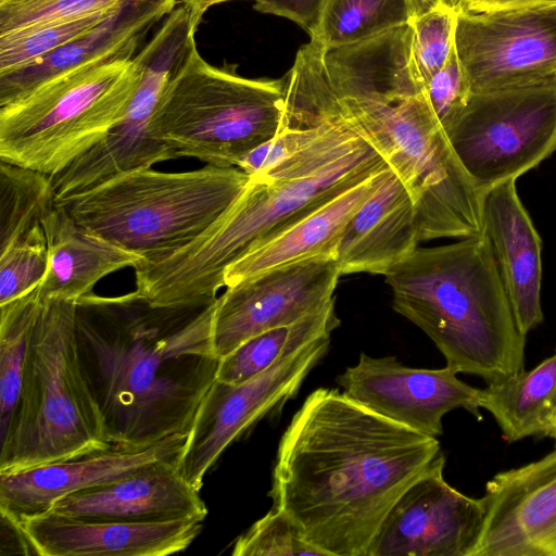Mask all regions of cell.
Segmentation results:
<instances>
[{
	"mask_svg": "<svg viewBox=\"0 0 556 556\" xmlns=\"http://www.w3.org/2000/svg\"><path fill=\"white\" fill-rule=\"evenodd\" d=\"M443 456L437 438L320 388L280 439L269 496L326 556H366L397 498Z\"/></svg>",
	"mask_w": 556,
	"mask_h": 556,
	"instance_id": "cell-1",
	"label": "cell"
},
{
	"mask_svg": "<svg viewBox=\"0 0 556 556\" xmlns=\"http://www.w3.org/2000/svg\"><path fill=\"white\" fill-rule=\"evenodd\" d=\"M215 304L159 306L138 291L76 301L80 367L110 444L144 450L188 433L220 362Z\"/></svg>",
	"mask_w": 556,
	"mask_h": 556,
	"instance_id": "cell-2",
	"label": "cell"
},
{
	"mask_svg": "<svg viewBox=\"0 0 556 556\" xmlns=\"http://www.w3.org/2000/svg\"><path fill=\"white\" fill-rule=\"evenodd\" d=\"M290 126L337 122L367 142L395 173L415 207L419 241L482 233L485 194L459 163L424 91L401 97H337L323 60L307 54L286 85Z\"/></svg>",
	"mask_w": 556,
	"mask_h": 556,
	"instance_id": "cell-3",
	"label": "cell"
},
{
	"mask_svg": "<svg viewBox=\"0 0 556 556\" xmlns=\"http://www.w3.org/2000/svg\"><path fill=\"white\" fill-rule=\"evenodd\" d=\"M384 277L394 311L420 328L457 374L492 383L525 369L526 336L484 235L417 248Z\"/></svg>",
	"mask_w": 556,
	"mask_h": 556,
	"instance_id": "cell-4",
	"label": "cell"
},
{
	"mask_svg": "<svg viewBox=\"0 0 556 556\" xmlns=\"http://www.w3.org/2000/svg\"><path fill=\"white\" fill-rule=\"evenodd\" d=\"M386 166L364 141L304 179L266 184L250 178L238 199L193 241L163 260L138 265L137 290L160 306L215 302L225 271L236 261Z\"/></svg>",
	"mask_w": 556,
	"mask_h": 556,
	"instance_id": "cell-5",
	"label": "cell"
},
{
	"mask_svg": "<svg viewBox=\"0 0 556 556\" xmlns=\"http://www.w3.org/2000/svg\"><path fill=\"white\" fill-rule=\"evenodd\" d=\"M75 316L76 301L40 299L20 397L1 438L0 473L76 458L112 445L80 367Z\"/></svg>",
	"mask_w": 556,
	"mask_h": 556,
	"instance_id": "cell-6",
	"label": "cell"
},
{
	"mask_svg": "<svg viewBox=\"0 0 556 556\" xmlns=\"http://www.w3.org/2000/svg\"><path fill=\"white\" fill-rule=\"evenodd\" d=\"M238 167L165 173L151 167L117 175L56 202L80 226L132 252L163 260L205 231L242 193Z\"/></svg>",
	"mask_w": 556,
	"mask_h": 556,
	"instance_id": "cell-7",
	"label": "cell"
},
{
	"mask_svg": "<svg viewBox=\"0 0 556 556\" xmlns=\"http://www.w3.org/2000/svg\"><path fill=\"white\" fill-rule=\"evenodd\" d=\"M236 65L217 67L190 46L165 86L150 131L176 157L236 167L256 147L287 127L285 80L238 75Z\"/></svg>",
	"mask_w": 556,
	"mask_h": 556,
	"instance_id": "cell-8",
	"label": "cell"
},
{
	"mask_svg": "<svg viewBox=\"0 0 556 556\" xmlns=\"http://www.w3.org/2000/svg\"><path fill=\"white\" fill-rule=\"evenodd\" d=\"M140 78L135 56L90 63L0 106V161L59 174L125 117Z\"/></svg>",
	"mask_w": 556,
	"mask_h": 556,
	"instance_id": "cell-9",
	"label": "cell"
},
{
	"mask_svg": "<svg viewBox=\"0 0 556 556\" xmlns=\"http://www.w3.org/2000/svg\"><path fill=\"white\" fill-rule=\"evenodd\" d=\"M445 132L484 194L517 180L556 151V77L471 92Z\"/></svg>",
	"mask_w": 556,
	"mask_h": 556,
	"instance_id": "cell-10",
	"label": "cell"
},
{
	"mask_svg": "<svg viewBox=\"0 0 556 556\" xmlns=\"http://www.w3.org/2000/svg\"><path fill=\"white\" fill-rule=\"evenodd\" d=\"M329 344L330 336L315 339L239 384L215 380L198 406L177 458L180 475L200 491L207 470L235 440L296 395Z\"/></svg>",
	"mask_w": 556,
	"mask_h": 556,
	"instance_id": "cell-11",
	"label": "cell"
},
{
	"mask_svg": "<svg viewBox=\"0 0 556 556\" xmlns=\"http://www.w3.org/2000/svg\"><path fill=\"white\" fill-rule=\"evenodd\" d=\"M454 45L471 92L556 77V5L460 10Z\"/></svg>",
	"mask_w": 556,
	"mask_h": 556,
	"instance_id": "cell-12",
	"label": "cell"
},
{
	"mask_svg": "<svg viewBox=\"0 0 556 556\" xmlns=\"http://www.w3.org/2000/svg\"><path fill=\"white\" fill-rule=\"evenodd\" d=\"M340 276L337 258H312L226 287L212 323L216 356L222 359L261 332L323 311L334 302Z\"/></svg>",
	"mask_w": 556,
	"mask_h": 556,
	"instance_id": "cell-13",
	"label": "cell"
},
{
	"mask_svg": "<svg viewBox=\"0 0 556 556\" xmlns=\"http://www.w3.org/2000/svg\"><path fill=\"white\" fill-rule=\"evenodd\" d=\"M445 457L391 507L366 556H472L485 518L482 497L463 494L444 477Z\"/></svg>",
	"mask_w": 556,
	"mask_h": 556,
	"instance_id": "cell-14",
	"label": "cell"
},
{
	"mask_svg": "<svg viewBox=\"0 0 556 556\" xmlns=\"http://www.w3.org/2000/svg\"><path fill=\"white\" fill-rule=\"evenodd\" d=\"M450 366L440 369L408 367L395 356L361 353L358 362L337 377L343 392L375 413L419 433L443 432L445 414L464 408L481 417L482 389L457 378Z\"/></svg>",
	"mask_w": 556,
	"mask_h": 556,
	"instance_id": "cell-15",
	"label": "cell"
},
{
	"mask_svg": "<svg viewBox=\"0 0 556 556\" xmlns=\"http://www.w3.org/2000/svg\"><path fill=\"white\" fill-rule=\"evenodd\" d=\"M485 518L472 556H556V448L485 484Z\"/></svg>",
	"mask_w": 556,
	"mask_h": 556,
	"instance_id": "cell-16",
	"label": "cell"
},
{
	"mask_svg": "<svg viewBox=\"0 0 556 556\" xmlns=\"http://www.w3.org/2000/svg\"><path fill=\"white\" fill-rule=\"evenodd\" d=\"M187 434H174L144 448L111 445L76 458L0 473V510L20 523L49 513L72 493L111 483L143 467L177 459Z\"/></svg>",
	"mask_w": 556,
	"mask_h": 556,
	"instance_id": "cell-17",
	"label": "cell"
},
{
	"mask_svg": "<svg viewBox=\"0 0 556 556\" xmlns=\"http://www.w3.org/2000/svg\"><path fill=\"white\" fill-rule=\"evenodd\" d=\"M176 462H159L114 482L72 493L59 500L51 510L91 521L205 519L207 508L200 491L180 475Z\"/></svg>",
	"mask_w": 556,
	"mask_h": 556,
	"instance_id": "cell-18",
	"label": "cell"
},
{
	"mask_svg": "<svg viewBox=\"0 0 556 556\" xmlns=\"http://www.w3.org/2000/svg\"><path fill=\"white\" fill-rule=\"evenodd\" d=\"M203 520L91 521L49 511L22 522L38 556H167L185 551Z\"/></svg>",
	"mask_w": 556,
	"mask_h": 556,
	"instance_id": "cell-19",
	"label": "cell"
},
{
	"mask_svg": "<svg viewBox=\"0 0 556 556\" xmlns=\"http://www.w3.org/2000/svg\"><path fill=\"white\" fill-rule=\"evenodd\" d=\"M482 233L488 238L522 334L543 320L541 306V238L522 205L516 180L485 193Z\"/></svg>",
	"mask_w": 556,
	"mask_h": 556,
	"instance_id": "cell-20",
	"label": "cell"
},
{
	"mask_svg": "<svg viewBox=\"0 0 556 556\" xmlns=\"http://www.w3.org/2000/svg\"><path fill=\"white\" fill-rule=\"evenodd\" d=\"M413 200L388 166L378 188L346 224L337 252L340 275H386L418 244Z\"/></svg>",
	"mask_w": 556,
	"mask_h": 556,
	"instance_id": "cell-21",
	"label": "cell"
},
{
	"mask_svg": "<svg viewBox=\"0 0 556 556\" xmlns=\"http://www.w3.org/2000/svg\"><path fill=\"white\" fill-rule=\"evenodd\" d=\"M178 0H129L112 18L87 36L65 45L34 64L0 75V106L46 80L90 63L134 58Z\"/></svg>",
	"mask_w": 556,
	"mask_h": 556,
	"instance_id": "cell-22",
	"label": "cell"
},
{
	"mask_svg": "<svg viewBox=\"0 0 556 556\" xmlns=\"http://www.w3.org/2000/svg\"><path fill=\"white\" fill-rule=\"evenodd\" d=\"M387 167L250 250L227 268L225 287L276 267L312 258H337L346 224L378 188Z\"/></svg>",
	"mask_w": 556,
	"mask_h": 556,
	"instance_id": "cell-23",
	"label": "cell"
},
{
	"mask_svg": "<svg viewBox=\"0 0 556 556\" xmlns=\"http://www.w3.org/2000/svg\"><path fill=\"white\" fill-rule=\"evenodd\" d=\"M41 225L49 250L48 270L37 288L41 300L77 301L92 293L103 277L143 262L139 255L77 224L58 203Z\"/></svg>",
	"mask_w": 556,
	"mask_h": 556,
	"instance_id": "cell-24",
	"label": "cell"
},
{
	"mask_svg": "<svg viewBox=\"0 0 556 556\" xmlns=\"http://www.w3.org/2000/svg\"><path fill=\"white\" fill-rule=\"evenodd\" d=\"M481 408L496 420L508 442L552 437L556 427V353L533 369L488 383Z\"/></svg>",
	"mask_w": 556,
	"mask_h": 556,
	"instance_id": "cell-25",
	"label": "cell"
},
{
	"mask_svg": "<svg viewBox=\"0 0 556 556\" xmlns=\"http://www.w3.org/2000/svg\"><path fill=\"white\" fill-rule=\"evenodd\" d=\"M340 326L334 302L290 325L261 332L220 359L216 380L239 384L268 369L280 358Z\"/></svg>",
	"mask_w": 556,
	"mask_h": 556,
	"instance_id": "cell-26",
	"label": "cell"
},
{
	"mask_svg": "<svg viewBox=\"0 0 556 556\" xmlns=\"http://www.w3.org/2000/svg\"><path fill=\"white\" fill-rule=\"evenodd\" d=\"M413 16L409 0H324L309 37L330 49L408 24Z\"/></svg>",
	"mask_w": 556,
	"mask_h": 556,
	"instance_id": "cell-27",
	"label": "cell"
},
{
	"mask_svg": "<svg viewBox=\"0 0 556 556\" xmlns=\"http://www.w3.org/2000/svg\"><path fill=\"white\" fill-rule=\"evenodd\" d=\"M55 204L51 176L0 161V251L40 226Z\"/></svg>",
	"mask_w": 556,
	"mask_h": 556,
	"instance_id": "cell-28",
	"label": "cell"
},
{
	"mask_svg": "<svg viewBox=\"0 0 556 556\" xmlns=\"http://www.w3.org/2000/svg\"><path fill=\"white\" fill-rule=\"evenodd\" d=\"M37 289L0 305V434H5L22 388L30 334L39 311Z\"/></svg>",
	"mask_w": 556,
	"mask_h": 556,
	"instance_id": "cell-29",
	"label": "cell"
},
{
	"mask_svg": "<svg viewBox=\"0 0 556 556\" xmlns=\"http://www.w3.org/2000/svg\"><path fill=\"white\" fill-rule=\"evenodd\" d=\"M123 7L0 36V75L27 67L59 48L87 36Z\"/></svg>",
	"mask_w": 556,
	"mask_h": 556,
	"instance_id": "cell-30",
	"label": "cell"
},
{
	"mask_svg": "<svg viewBox=\"0 0 556 556\" xmlns=\"http://www.w3.org/2000/svg\"><path fill=\"white\" fill-rule=\"evenodd\" d=\"M458 12L442 3L409 22V65L422 90L454 50Z\"/></svg>",
	"mask_w": 556,
	"mask_h": 556,
	"instance_id": "cell-31",
	"label": "cell"
},
{
	"mask_svg": "<svg viewBox=\"0 0 556 556\" xmlns=\"http://www.w3.org/2000/svg\"><path fill=\"white\" fill-rule=\"evenodd\" d=\"M48 266L49 250L42 225L0 251V305L37 289Z\"/></svg>",
	"mask_w": 556,
	"mask_h": 556,
	"instance_id": "cell-32",
	"label": "cell"
},
{
	"mask_svg": "<svg viewBox=\"0 0 556 556\" xmlns=\"http://www.w3.org/2000/svg\"><path fill=\"white\" fill-rule=\"evenodd\" d=\"M128 0H0V36L110 11Z\"/></svg>",
	"mask_w": 556,
	"mask_h": 556,
	"instance_id": "cell-33",
	"label": "cell"
},
{
	"mask_svg": "<svg viewBox=\"0 0 556 556\" xmlns=\"http://www.w3.org/2000/svg\"><path fill=\"white\" fill-rule=\"evenodd\" d=\"M233 556H301L326 554L306 540L298 525L274 508L256 520L233 543Z\"/></svg>",
	"mask_w": 556,
	"mask_h": 556,
	"instance_id": "cell-34",
	"label": "cell"
},
{
	"mask_svg": "<svg viewBox=\"0 0 556 556\" xmlns=\"http://www.w3.org/2000/svg\"><path fill=\"white\" fill-rule=\"evenodd\" d=\"M332 126L320 122L314 126H287L275 137L244 155L236 167L251 178H261L274 170L293 163L298 156L323 137Z\"/></svg>",
	"mask_w": 556,
	"mask_h": 556,
	"instance_id": "cell-35",
	"label": "cell"
},
{
	"mask_svg": "<svg viewBox=\"0 0 556 556\" xmlns=\"http://www.w3.org/2000/svg\"><path fill=\"white\" fill-rule=\"evenodd\" d=\"M424 92L445 131L471 93L455 47L443 67L427 83Z\"/></svg>",
	"mask_w": 556,
	"mask_h": 556,
	"instance_id": "cell-36",
	"label": "cell"
},
{
	"mask_svg": "<svg viewBox=\"0 0 556 556\" xmlns=\"http://www.w3.org/2000/svg\"><path fill=\"white\" fill-rule=\"evenodd\" d=\"M254 9L267 14L286 17L312 33L324 0H253Z\"/></svg>",
	"mask_w": 556,
	"mask_h": 556,
	"instance_id": "cell-37",
	"label": "cell"
},
{
	"mask_svg": "<svg viewBox=\"0 0 556 556\" xmlns=\"http://www.w3.org/2000/svg\"><path fill=\"white\" fill-rule=\"evenodd\" d=\"M0 555H36L22 523L0 510Z\"/></svg>",
	"mask_w": 556,
	"mask_h": 556,
	"instance_id": "cell-38",
	"label": "cell"
},
{
	"mask_svg": "<svg viewBox=\"0 0 556 556\" xmlns=\"http://www.w3.org/2000/svg\"><path fill=\"white\" fill-rule=\"evenodd\" d=\"M544 5H556V0H466L462 10L483 12Z\"/></svg>",
	"mask_w": 556,
	"mask_h": 556,
	"instance_id": "cell-39",
	"label": "cell"
},
{
	"mask_svg": "<svg viewBox=\"0 0 556 556\" xmlns=\"http://www.w3.org/2000/svg\"><path fill=\"white\" fill-rule=\"evenodd\" d=\"M229 1L233 0H178V3H185L203 15L211 7Z\"/></svg>",
	"mask_w": 556,
	"mask_h": 556,
	"instance_id": "cell-40",
	"label": "cell"
},
{
	"mask_svg": "<svg viewBox=\"0 0 556 556\" xmlns=\"http://www.w3.org/2000/svg\"><path fill=\"white\" fill-rule=\"evenodd\" d=\"M414 16L421 15L443 3V0H409Z\"/></svg>",
	"mask_w": 556,
	"mask_h": 556,
	"instance_id": "cell-41",
	"label": "cell"
},
{
	"mask_svg": "<svg viewBox=\"0 0 556 556\" xmlns=\"http://www.w3.org/2000/svg\"><path fill=\"white\" fill-rule=\"evenodd\" d=\"M465 1L466 0H443V4L456 11H460Z\"/></svg>",
	"mask_w": 556,
	"mask_h": 556,
	"instance_id": "cell-42",
	"label": "cell"
},
{
	"mask_svg": "<svg viewBox=\"0 0 556 556\" xmlns=\"http://www.w3.org/2000/svg\"><path fill=\"white\" fill-rule=\"evenodd\" d=\"M553 438L556 441V427H555V431H554Z\"/></svg>",
	"mask_w": 556,
	"mask_h": 556,
	"instance_id": "cell-43",
	"label": "cell"
}]
</instances>
